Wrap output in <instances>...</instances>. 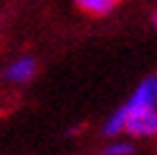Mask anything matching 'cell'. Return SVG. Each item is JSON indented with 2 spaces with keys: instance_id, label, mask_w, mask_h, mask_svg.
Returning a JSON list of instances; mask_svg holds the SVG:
<instances>
[{
  "instance_id": "1",
  "label": "cell",
  "mask_w": 157,
  "mask_h": 155,
  "mask_svg": "<svg viewBox=\"0 0 157 155\" xmlns=\"http://www.w3.org/2000/svg\"><path fill=\"white\" fill-rule=\"evenodd\" d=\"M102 134L114 136H131V138H152L157 136V105H143L128 98L124 105L114 110L102 124Z\"/></svg>"
},
{
  "instance_id": "2",
  "label": "cell",
  "mask_w": 157,
  "mask_h": 155,
  "mask_svg": "<svg viewBox=\"0 0 157 155\" xmlns=\"http://www.w3.org/2000/svg\"><path fill=\"white\" fill-rule=\"evenodd\" d=\"M36 69H38V65H36L33 58H17L5 67V81H10V84H26V81L33 79Z\"/></svg>"
},
{
  "instance_id": "3",
  "label": "cell",
  "mask_w": 157,
  "mask_h": 155,
  "mask_svg": "<svg viewBox=\"0 0 157 155\" xmlns=\"http://www.w3.org/2000/svg\"><path fill=\"white\" fill-rule=\"evenodd\" d=\"M76 7L86 14H93V17H105L119 5V0H74Z\"/></svg>"
},
{
  "instance_id": "4",
  "label": "cell",
  "mask_w": 157,
  "mask_h": 155,
  "mask_svg": "<svg viewBox=\"0 0 157 155\" xmlns=\"http://www.w3.org/2000/svg\"><path fill=\"white\" fill-rule=\"evenodd\" d=\"M136 153V145H133V141H128V138H119V136H114V141L107 145V150H105V155H133Z\"/></svg>"
},
{
  "instance_id": "5",
  "label": "cell",
  "mask_w": 157,
  "mask_h": 155,
  "mask_svg": "<svg viewBox=\"0 0 157 155\" xmlns=\"http://www.w3.org/2000/svg\"><path fill=\"white\" fill-rule=\"evenodd\" d=\"M155 26H157V14H155Z\"/></svg>"
}]
</instances>
